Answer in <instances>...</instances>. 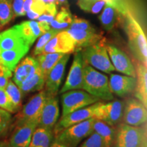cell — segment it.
Returning <instances> with one entry per match:
<instances>
[{"mask_svg":"<svg viewBox=\"0 0 147 147\" xmlns=\"http://www.w3.org/2000/svg\"><path fill=\"white\" fill-rule=\"evenodd\" d=\"M124 27L129 46L134 56L147 67V38L136 20L127 12Z\"/></svg>","mask_w":147,"mask_h":147,"instance_id":"7a4b0ae2","label":"cell"},{"mask_svg":"<svg viewBox=\"0 0 147 147\" xmlns=\"http://www.w3.org/2000/svg\"><path fill=\"white\" fill-rule=\"evenodd\" d=\"M109 86L113 94L121 97H125L135 90L136 78L124 74H110Z\"/></svg>","mask_w":147,"mask_h":147,"instance_id":"e0dca14e","label":"cell"},{"mask_svg":"<svg viewBox=\"0 0 147 147\" xmlns=\"http://www.w3.org/2000/svg\"><path fill=\"white\" fill-rule=\"evenodd\" d=\"M62 116L68 115L75 110L87 107L97 102L99 99L87 91L80 89L67 91L61 93Z\"/></svg>","mask_w":147,"mask_h":147,"instance_id":"5b68a950","label":"cell"},{"mask_svg":"<svg viewBox=\"0 0 147 147\" xmlns=\"http://www.w3.org/2000/svg\"><path fill=\"white\" fill-rule=\"evenodd\" d=\"M79 147H103L102 138L96 132L93 131Z\"/></svg>","mask_w":147,"mask_h":147,"instance_id":"d590c367","label":"cell"},{"mask_svg":"<svg viewBox=\"0 0 147 147\" xmlns=\"http://www.w3.org/2000/svg\"><path fill=\"white\" fill-rule=\"evenodd\" d=\"M64 55L65 54L60 53H52L40 54L37 56L36 59L39 63V67L46 79L49 71L63 57Z\"/></svg>","mask_w":147,"mask_h":147,"instance_id":"484cf974","label":"cell"},{"mask_svg":"<svg viewBox=\"0 0 147 147\" xmlns=\"http://www.w3.org/2000/svg\"><path fill=\"white\" fill-rule=\"evenodd\" d=\"M12 76V71L6 67L0 64V88L6 87L9 81V78Z\"/></svg>","mask_w":147,"mask_h":147,"instance_id":"74e56055","label":"cell"},{"mask_svg":"<svg viewBox=\"0 0 147 147\" xmlns=\"http://www.w3.org/2000/svg\"><path fill=\"white\" fill-rule=\"evenodd\" d=\"M93 131L102 138L103 147H110L115 140L116 131L113 126H110L104 121L94 119Z\"/></svg>","mask_w":147,"mask_h":147,"instance_id":"cb8c5ba5","label":"cell"},{"mask_svg":"<svg viewBox=\"0 0 147 147\" xmlns=\"http://www.w3.org/2000/svg\"><path fill=\"white\" fill-rule=\"evenodd\" d=\"M69 27V29H73L89 31V32H96L94 27L92 26L89 21L77 17L73 18L72 22H71Z\"/></svg>","mask_w":147,"mask_h":147,"instance_id":"836d02e7","label":"cell"},{"mask_svg":"<svg viewBox=\"0 0 147 147\" xmlns=\"http://www.w3.org/2000/svg\"><path fill=\"white\" fill-rule=\"evenodd\" d=\"M25 1V0H12V9L14 16L25 15L26 12L23 8Z\"/></svg>","mask_w":147,"mask_h":147,"instance_id":"f35d334b","label":"cell"},{"mask_svg":"<svg viewBox=\"0 0 147 147\" xmlns=\"http://www.w3.org/2000/svg\"><path fill=\"white\" fill-rule=\"evenodd\" d=\"M59 117V106L58 98L56 95H47L38 126L53 129L57 122Z\"/></svg>","mask_w":147,"mask_h":147,"instance_id":"5bb4252c","label":"cell"},{"mask_svg":"<svg viewBox=\"0 0 147 147\" xmlns=\"http://www.w3.org/2000/svg\"><path fill=\"white\" fill-rule=\"evenodd\" d=\"M53 136L52 129L39 127L35 129L28 147H50Z\"/></svg>","mask_w":147,"mask_h":147,"instance_id":"83f0119b","label":"cell"},{"mask_svg":"<svg viewBox=\"0 0 147 147\" xmlns=\"http://www.w3.org/2000/svg\"><path fill=\"white\" fill-rule=\"evenodd\" d=\"M45 77L42 73L40 67H38L36 73L18 87L21 89L22 94H26L32 92L41 91L45 87Z\"/></svg>","mask_w":147,"mask_h":147,"instance_id":"d4e9b609","label":"cell"},{"mask_svg":"<svg viewBox=\"0 0 147 147\" xmlns=\"http://www.w3.org/2000/svg\"><path fill=\"white\" fill-rule=\"evenodd\" d=\"M27 16H28V17L29 18H31V19H37L38 17H39L40 15L36 13V12H33L32 10H29L28 12H26Z\"/></svg>","mask_w":147,"mask_h":147,"instance_id":"b9f144b4","label":"cell"},{"mask_svg":"<svg viewBox=\"0 0 147 147\" xmlns=\"http://www.w3.org/2000/svg\"><path fill=\"white\" fill-rule=\"evenodd\" d=\"M123 117L125 124L140 126L147 122V108L140 101L129 98L124 106Z\"/></svg>","mask_w":147,"mask_h":147,"instance_id":"30bf717a","label":"cell"},{"mask_svg":"<svg viewBox=\"0 0 147 147\" xmlns=\"http://www.w3.org/2000/svg\"><path fill=\"white\" fill-rule=\"evenodd\" d=\"M50 147H66V146L63 144H61V143H59L57 142V141H55V142L51 144V146H50Z\"/></svg>","mask_w":147,"mask_h":147,"instance_id":"ee69618b","label":"cell"},{"mask_svg":"<svg viewBox=\"0 0 147 147\" xmlns=\"http://www.w3.org/2000/svg\"><path fill=\"white\" fill-rule=\"evenodd\" d=\"M124 106V103L120 100H111L107 103L97 102L93 118L114 127L119 123L123 118Z\"/></svg>","mask_w":147,"mask_h":147,"instance_id":"52a82bcc","label":"cell"},{"mask_svg":"<svg viewBox=\"0 0 147 147\" xmlns=\"http://www.w3.org/2000/svg\"><path fill=\"white\" fill-rule=\"evenodd\" d=\"M76 51V42L67 31H60L46 45L42 54L60 53L71 54Z\"/></svg>","mask_w":147,"mask_h":147,"instance_id":"8fae6325","label":"cell"},{"mask_svg":"<svg viewBox=\"0 0 147 147\" xmlns=\"http://www.w3.org/2000/svg\"><path fill=\"white\" fill-rule=\"evenodd\" d=\"M145 130L125 123L119 125L115 135V147H139Z\"/></svg>","mask_w":147,"mask_h":147,"instance_id":"ba28073f","label":"cell"},{"mask_svg":"<svg viewBox=\"0 0 147 147\" xmlns=\"http://www.w3.org/2000/svg\"><path fill=\"white\" fill-rule=\"evenodd\" d=\"M38 124L27 123L16 125L10 140L11 147H28Z\"/></svg>","mask_w":147,"mask_h":147,"instance_id":"d6986e66","label":"cell"},{"mask_svg":"<svg viewBox=\"0 0 147 147\" xmlns=\"http://www.w3.org/2000/svg\"><path fill=\"white\" fill-rule=\"evenodd\" d=\"M66 31L76 42V52L100 42L102 38V35L97 34L96 32H89L69 28Z\"/></svg>","mask_w":147,"mask_h":147,"instance_id":"44dd1931","label":"cell"},{"mask_svg":"<svg viewBox=\"0 0 147 147\" xmlns=\"http://www.w3.org/2000/svg\"><path fill=\"white\" fill-rule=\"evenodd\" d=\"M4 89L6 92V94L8 95L10 103L13 106L14 112L16 113V112L19 111L21 108L22 100V92L21 89L11 80H9Z\"/></svg>","mask_w":147,"mask_h":147,"instance_id":"f1b7e54d","label":"cell"},{"mask_svg":"<svg viewBox=\"0 0 147 147\" xmlns=\"http://www.w3.org/2000/svg\"><path fill=\"white\" fill-rule=\"evenodd\" d=\"M146 128H147V125H146Z\"/></svg>","mask_w":147,"mask_h":147,"instance_id":"c3c4849f","label":"cell"},{"mask_svg":"<svg viewBox=\"0 0 147 147\" xmlns=\"http://www.w3.org/2000/svg\"><path fill=\"white\" fill-rule=\"evenodd\" d=\"M25 47H29L25 42L16 25L0 33V51L13 50Z\"/></svg>","mask_w":147,"mask_h":147,"instance_id":"ffe728a7","label":"cell"},{"mask_svg":"<svg viewBox=\"0 0 147 147\" xmlns=\"http://www.w3.org/2000/svg\"><path fill=\"white\" fill-rule=\"evenodd\" d=\"M104 0H78V4L80 8L90 13H98L106 5Z\"/></svg>","mask_w":147,"mask_h":147,"instance_id":"1f68e13d","label":"cell"},{"mask_svg":"<svg viewBox=\"0 0 147 147\" xmlns=\"http://www.w3.org/2000/svg\"><path fill=\"white\" fill-rule=\"evenodd\" d=\"M69 59V54H65L49 71L45 82V91L47 95H57L63 80L65 66Z\"/></svg>","mask_w":147,"mask_h":147,"instance_id":"9a60e30c","label":"cell"},{"mask_svg":"<svg viewBox=\"0 0 147 147\" xmlns=\"http://www.w3.org/2000/svg\"><path fill=\"white\" fill-rule=\"evenodd\" d=\"M80 51L82 59L87 65L106 74L115 71L110 59L106 46L102 42H97L95 45L84 48Z\"/></svg>","mask_w":147,"mask_h":147,"instance_id":"3957f363","label":"cell"},{"mask_svg":"<svg viewBox=\"0 0 147 147\" xmlns=\"http://www.w3.org/2000/svg\"><path fill=\"white\" fill-rule=\"evenodd\" d=\"M119 14L121 13L117 8L106 3L105 8L99 16L103 27L107 31L113 30L117 23Z\"/></svg>","mask_w":147,"mask_h":147,"instance_id":"4316f807","label":"cell"},{"mask_svg":"<svg viewBox=\"0 0 147 147\" xmlns=\"http://www.w3.org/2000/svg\"><path fill=\"white\" fill-rule=\"evenodd\" d=\"M39 67V63L36 58L26 57L20 61L14 69L13 82L18 87L25 82L36 73Z\"/></svg>","mask_w":147,"mask_h":147,"instance_id":"ac0fdd59","label":"cell"},{"mask_svg":"<svg viewBox=\"0 0 147 147\" xmlns=\"http://www.w3.org/2000/svg\"><path fill=\"white\" fill-rule=\"evenodd\" d=\"M107 3L112 5L119 11L121 14L125 16L127 12L126 7L125 6L124 3L121 1V0H104Z\"/></svg>","mask_w":147,"mask_h":147,"instance_id":"60d3db41","label":"cell"},{"mask_svg":"<svg viewBox=\"0 0 147 147\" xmlns=\"http://www.w3.org/2000/svg\"><path fill=\"white\" fill-rule=\"evenodd\" d=\"M12 0H0V24L1 26L8 23L14 17Z\"/></svg>","mask_w":147,"mask_h":147,"instance_id":"4dcf8cb0","label":"cell"},{"mask_svg":"<svg viewBox=\"0 0 147 147\" xmlns=\"http://www.w3.org/2000/svg\"><path fill=\"white\" fill-rule=\"evenodd\" d=\"M60 31L57 30V29H50L49 31H47V32L45 33V34H42L40 37L39 40H38L36 47L34 48V53H33L34 56H38V55L42 54V51H43L46 45L52 39L55 35L57 34Z\"/></svg>","mask_w":147,"mask_h":147,"instance_id":"d6a6232c","label":"cell"},{"mask_svg":"<svg viewBox=\"0 0 147 147\" xmlns=\"http://www.w3.org/2000/svg\"><path fill=\"white\" fill-rule=\"evenodd\" d=\"M96 105L97 102L87 107L75 110L72 113L61 117L60 121L55 125L54 133L55 136L69 127L89 119L93 118V113Z\"/></svg>","mask_w":147,"mask_h":147,"instance_id":"4fadbf2b","label":"cell"},{"mask_svg":"<svg viewBox=\"0 0 147 147\" xmlns=\"http://www.w3.org/2000/svg\"><path fill=\"white\" fill-rule=\"evenodd\" d=\"M82 89L99 100L111 101L114 99L108 76L85 63L83 69Z\"/></svg>","mask_w":147,"mask_h":147,"instance_id":"6da1fadb","label":"cell"},{"mask_svg":"<svg viewBox=\"0 0 147 147\" xmlns=\"http://www.w3.org/2000/svg\"><path fill=\"white\" fill-rule=\"evenodd\" d=\"M0 147H8V146H7L6 143L0 142Z\"/></svg>","mask_w":147,"mask_h":147,"instance_id":"f6af8a7d","label":"cell"},{"mask_svg":"<svg viewBox=\"0 0 147 147\" xmlns=\"http://www.w3.org/2000/svg\"><path fill=\"white\" fill-rule=\"evenodd\" d=\"M93 120L91 118L65 129L56 135L57 142L66 147H77L80 142L88 138L93 131Z\"/></svg>","mask_w":147,"mask_h":147,"instance_id":"277c9868","label":"cell"},{"mask_svg":"<svg viewBox=\"0 0 147 147\" xmlns=\"http://www.w3.org/2000/svg\"><path fill=\"white\" fill-rule=\"evenodd\" d=\"M0 108L10 113H14V110L3 88H0Z\"/></svg>","mask_w":147,"mask_h":147,"instance_id":"8d00e7d4","label":"cell"},{"mask_svg":"<svg viewBox=\"0 0 147 147\" xmlns=\"http://www.w3.org/2000/svg\"><path fill=\"white\" fill-rule=\"evenodd\" d=\"M29 50V47H25L13 50L0 51V64L13 71L16 65Z\"/></svg>","mask_w":147,"mask_h":147,"instance_id":"603a6c76","label":"cell"},{"mask_svg":"<svg viewBox=\"0 0 147 147\" xmlns=\"http://www.w3.org/2000/svg\"><path fill=\"white\" fill-rule=\"evenodd\" d=\"M136 86L135 96L147 108V67L142 63H138L136 68Z\"/></svg>","mask_w":147,"mask_h":147,"instance_id":"7402d4cb","label":"cell"},{"mask_svg":"<svg viewBox=\"0 0 147 147\" xmlns=\"http://www.w3.org/2000/svg\"><path fill=\"white\" fill-rule=\"evenodd\" d=\"M72 15L69 9L66 7L62 8L58 14H56L54 20L50 23L53 29L61 30L69 27L72 22Z\"/></svg>","mask_w":147,"mask_h":147,"instance_id":"f546056e","label":"cell"},{"mask_svg":"<svg viewBox=\"0 0 147 147\" xmlns=\"http://www.w3.org/2000/svg\"><path fill=\"white\" fill-rule=\"evenodd\" d=\"M84 62L82 59L81 51L75 52L72 64L69 69L65 83L60 90V93L74 89H82L83 69Z\"/></svg>","mask_w":147,"mask_h":147,"instance_id":"9c48e42d","label":"cell"},{"mask_svg":"<svg viewBox=\"0 0 147 147\" xmlns=\"http://www.w3.org/2000/svg\"><path fill=\"white\" fill-rule=\"evenodd\" d=\"M57 3H65L66 2V0H57Z\"/></svg>","mask_w":147,"mask_h":147,"instance_id":"bcb514c9","label":"cell"},{"mask_svg":"<svg viewBox=\"0 0 147 147\" xmlns=\"http://www.w3.org/2000/svg\"><path fill=\"white\" fill-rule=\"evenodd\" d=\"M47 3L42 0H33L32 4L31 5L30 10L36 12L39 15H42L45 12Z\"/></svg>","mask_w":147,"mask_h":147,"instance_id":"ab89813d","label":"cell"},{"mask_svg":"<svg viewBox=\"0 0 147 147\" xmlns=\"http://www.w3.org/2000/svg\"><path fill=\"white\" fill-rule=\"evenodd\" d=\"M47 96L45 90H41L39 93L34 95L16 115V125L27 123H36L38 125Z\"/></svg>","mask_w":147,"mask_h":147,"instance_id":"8992f818","label":"cell"},{"mask_svg":"<svg viewBox=\"0 0 147 147\" xmlns=\"http://www.w3.org/2000/svg\"><path fill=\"white\" fill-rule=\"evenodd\" d=\"M105 46L115 70L124 75L136 78V68L127 55L115 46Z\"/></svg>","mask_w":147,"mask_h":147,"instance_id":"7c38bea8","label":"cell"},{"mask_svg":"<svg viewBox=\"0 0 147 147\" xmlns=\"http://www.w3.org/2000/svg\"><path fill=\"white\" fill-rule=\"evenodd\" d=\"M0 27H1V24H0Z\"/></svg>","mask_w":147,"mask_h":147,"instance_id":"7dc6e473","label":"cell"},{"mask_svg":"<svg viewBox=\"0 0 147 147\" xmlns=\"http://www.w3.org/2000/svg\"><path fill=\"white\" fill-rule=\"evenodd\" d=\"M16 27L29 47L34 43L37 38L51 29L49 23L34 21H25L16 25Z\"/></svg>","mask_w":147,"mask_h":147,"instance_id":"2e32d148","label":"cell"},{"mask_svg":"<svg viewBox=\"0 0 147 147\" xmlns=\"http://www.w3.org/2000/svg\"><path fill=\"white\" fill-rule=\"evenodd\" d=\"M139 147H147V131H146L144 132V137Z\"/></svg>","mask_w":147,"mask_h":147,"instance_id":"7bdbcfd3","label":"cell"},{"mask_svg":"<svg viewBox=\"0 0 147 147\" xmlns=\"http://www.w3.org/2000/svg\"><path fill=\"white\" fill-rule=\"evenodd\" d=\"M11 122L10 112L0 108V137L5 134Z\"/></svg>","mask_w":147,"mask_h":147,"instance_id":"e575fe53","label":"cell"}]
</instances>
